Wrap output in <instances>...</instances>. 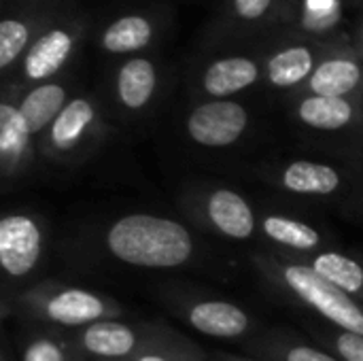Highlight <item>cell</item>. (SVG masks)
Listing matches in <instances>:
<instances>
[{
	"label": "cell",
	"instance_id": "cell-5",
	"mask_svg": "<svg viewBox=\"0 0 363 361\" xmlns=\"http://www.w3.org/2000/svg\"><path fill=\"white\" fill-rule=\"evenodd\" d=\"M45 251V230L28 213L0 219V266L9 279H23L36 270Z\"/></svg>",
	"mask_w": 363,
	"mask_h": 361
},
{
	"label": "cell",
	"instance_id": "cell-28",
	"mask_svg": "<svg viewBox=\"0 0 363 361\" xmlns=\"http://www.w3.org/2000/svg\"><path fill=\"white\" fill-rule=\"evenodd\" d=\"M211 361H259V360H249V357H240V355H230V353H217Z\"/></svg>",
	"mask_w": 363,
	"mask_h": 361
},
{
	"label": "cell",
	"instance_id": "cell-15",
	"mask_svg": "<svg viewBox=\"0 0 363 361\" xmlns=\"http://www.w3.org/2000/svg\"><path fill=\"white\" fill-rule=\"evenodd\" d=\"M298 117L308 128L336 132L347 128L355 119V109L347 98H330V96L313 94L300 102Z\"/></svg>",
	"mask_w": 363,
	"mask_h": 361
},
{
	"label": "cell",
	"instance_id": "cell-23",
	"mask_svg": "<svg viewBox=\"0 0 363 361\" xmlns=\"http://www.w3.org/2000/svg\"><path fill=\"white\" fill-rule=\"evenodd\" d=\"M21 361H81V353L74 343L53 334H38L26 343Z\"/></svg>",
	"mask_w": 363,
	"mask_h": 361
},
{
	"label": "cell",
	"instance_id": "cell-26",
	"mask_svg": "<svg viewBox=\"0 0 363 361\" xmlns=\"http://www.w3.org/2000/svg\"><path fill=\"white\" fill-rule=\"evenodd\" d=\"M28 43V28L21 21L4 19L0 23V66L6 68Z\"/></svg>",
	"mask_w": 363,
	"mask_h": 361
},
{
	"label": "cell",
	"instance_id": "cell-13",
	"mask_svg": "<svg viewBox=\"0 0 363 361\" xmlns=\"http://www.w3.org/2000/svg\"><path fill=\"white\" fill-rule=\"evenodd\" d=\"M325 281L363 304V262L342 251L323 249L306 262Z\"/></svg>",
	"mask_w": 363,
	"mask_h": 361
},
{
	"label": "cell",
	"instance_id": "cell-1",
	"mask_svg": "<svg viewBox=\"0 0 363 361\" xmlns=\"http://www.w3.org/2000/svg\"><path fill=\"white\" fill-rule=\"evenodd\" d=\"M104 247L113 260L145 270L181 268L196 251L194 236L183 223L151 213L117 217L104 234Z\"/></svg>",
	"mask_w": 363,
	"mask_h": 361
},
{
	"label": "cell",
	"instance_id": "cell-17",
	"mask_svg": "<svg viewBox=\"0 0 363 361\" xmlns=\"http://www.w3.org/2000/svg\"><path fill=\"white\" fill-rule=\"evenodd\" d=\"M155 91V68L149 60L134 57L125 62L117 74V96L119 102L130 109H143Z\"/></svg>",
	"mask_w": 363,
	"mask_h": 361
},
{
	"label": "cell",
	"instance_id": "cell-3",
	"mask_svg": "<svg viewBox=\"0 0 363 361\" xmlns=\"http://www.w3.org/2000/svg\"><path fill=\"white\" fill-rule=\"evenodd\" d=\"M21 306L40 321L66 330H81L104 319H117L121 315V306L106 296L85 287L55 283H47L28 291L21 298Z\"/></svg>",
	"mask_w": 363,
	"mask_h": 361
},
{
	"label": "cell",
	"instance_id": "cell-11",
	"mask_svg": "<svg viewBox=\"0 0 363 361\" xmlns=\"http://www.w3.org/2000/svg\"><path fill=\"white\" fill-rule=\"evenodd\" d=\"M32 130L19 106L0 104V172L4 181L17 179L30 162Z\"/></svg>",
	"mask_w": 363,
	"mask_h": 361
},
{
	"label": "cell",
	"instance_id": "cell-4",
	"mask_svg": "<svg viewBox=\"0 0 363 361\" xmlns=\"http://www.w3.org/2000/svg\"><path fill=\"white\" fill-rule=\"evenodd\" d=\"M170 334L172 330L160 326H136L119 319H104L77 330L72 343L83 357L94 361H132Z\"/></svg>",
	"mask_w": 363,
	"mask_h": 361
},
{
	"label": "cell",
	"instance_id": "cell-14",
	"mask_svg": "<svg viewBox=\"0 0 363 361\" xmlns=\"http://www.w3.org/2000/svg\"><path fill=\"white\" fill-rule=\"evenodd\" d=\"M257 74L259 70L249 57H223L211 64L204 72V89L206 94L223 100V96H232L253 85Z\"/></svg>",
	"mask_w": 363,
	"mask_h": 361
},
{
	"label": "cell",
	"instance_id": "cell-6",
	"mask_svg": "<svg viewBox=\"0 0 363 361\" xmlns=\"http://www.w3.org/2000/svg\"><path fill=\"white\" fill-rule=\"evenodd\" d=\"M249 126V113L234 100H213L196 106L187 117L189 138L208 149L230 147L240 140Z\"/></svg>",
	"mask_w": 363,
	"mask_h": 361
},
{
	"label": "cell",
	"instance_id": "cell-24",
	"mask_svg": "<svg viewBox=\"0 0 363 361\" xmlns=\"http://www.w3.org/2000/svg\"><path fill=\"white\" fill-rule=\"evenodd\" d=\"M132 361H211L206 360L198 347H194L191 343H187L183 336H179L177 332H172L170 336H166L160 345L147 349L145 353H140L138 357Z\"/></svg>",
	"mask_w": 363,
	"mask_h": 361
},
{
	"label": "cell",
	"instance_id": "cell-16",
	"mask_svg": "<svg viewBox=\"0 0 363 361\" xmlns=\"http://www.w3.org/2000/svg\"><path fill=\"white\" fill-rule=\"evenodd\" d=\"M72 38L64 30H51L45 36H40L26 57V77L32 81L47 79L55 74L66 57L70 55Z\"/></svg>",
	"mask_w": 363,
	"mask_h": 361
},
{
	"label": "cell",
	"instance_id": "cell-7",
	"mask_svg": "<svg viewBox=\"0 0 363 361\" xmlns=\"http://www.w3.org/2000/svg\"><path fill=\"white\" fill-rule=\"evenodd\" d=\"M200 219L219 236L249 240L259 228V219L249 200L230 187H213L198 198Z\"/></svg>",
	"mask_w": 363,
	"mask_h": 361
},
{
	"label": "cell",
	"instance_id": "cell-10",
	"mask_svg": "<svg viewBox=\"0 0 363 361\" xmlns=\"http://www.w3.org/2000/svg\"><path fill=\"white\" fill-rule=\"evenodd\" d=\"M96 121V109L85 98L70 100L64 111L55 117V121L49 126L47 145L51 155L60 160H70L77 155L89 136V130Z\"/></svg>",
	"mask_w": 363,
	"mask_h": 361
},
{
	"label": "cell",
	"instance_id": "cell-22",
	"mask_svg": "<svg viewBox=\"0 0 363 361\" xmlns=\"http://www.w3.org/2000/svg\"><path fill=\"white\" fill-rule=\"evenodd\" d=\"M257 353L268 361H340L330 351L294 340L291 336H270L257 345Z\"/></svg>",
	"mask_w": 363,
	"mask_h": 361
},
{
	"label": "cell",
	"instance_id": "cell-12",
	"mask_svg": "<svg viewBox=\"0 0 363 361\" xmlns=\"http://www.w3.org/2000/svg\"><path fill=\"white\" fill-rule=\"evenodd\" d=\"M259 230L262 234L289 251L296 253H319L323 247V236L319 230H315L311 223L289 217V215H279V213H266L259 217Z\"/></svg>",
	"mask_w": 363,
	"mask_h": 361
},
{
	"label": "cell",
	"instance_id": "cell-25",
	"mask_svg": "<svg viewBox=\"0 0 363 361\" xmlns=\"http://www.w3.org/2000/svg\"><path fill=\"white\" fill-rule=\"evenodd\" d=\"M323 349L340 361H363V336L345 330H315Z\"/></svg>",
	"mask_w": 363,
	"mask_h": 361
},
{
	"label": "cell",
	"instance_id": "cell-20",
	"mask_svg": "<svg viewBox=\"0 0 363 361\" xmlns=\"http://www.w3.org/2000/svg\"><path fill=\"white\" fill-rule=\"evenodd\" d=\"M313 70V53L306 47H289L279 51L268 62V79L277 87H291L311 77Z\"/></svg>",
	"mask_w": 363,
	"mask_h": 361
},
{
	"label": "cell",
	"instance_id": "cell-27",
	"mask_svg": "<svg viewBox=\"0 0 363 361\" xmlns=\"http://www.w3.org/2000/svg\"><path fill=\"white\" fill-rule=\"evenodd\" d=\"M270 2L272 0H234L238 15L245 17V19H257V17H262L268 11Z\"/></svg>",
	"mask_w": 363,
	"mask_h": 361
},
{
	"label": "cell",
	"instance_id": "cell-21",
	"mask_svg": "<svg viewBox=\"0 0 363 361\" xmlns=\"http://www.w3.org/2000/svg\"><path fill=\"white\" fill-rule=\"evenodd\" d=\"M151 38V23L140 15L121 17L104 32L102 45L113 53H128L143 49Z\"/></svg>",
	"mask_w": 363,
	"mask_h": 361
},
{
	"label": "cell",
	"instance_id": "cell-9",
	"mask_svg": "<svg viewBox=\"0 0 363 361\" xmlns=\"http://www.w3.org/2000/svg\"><path fill=\"white\" fill-rule=\"evenodd\" d=\"M277 185L302 198H332L347 187V174L325 162L294 160L281 166L274 174Z\"/></svg>",
	"mask_w": 363,
	"mask_h": 361
},
{
	"label": "cell",
	"instance_id": "cell-18",
	"mask_svg": "<svg viewBox=\"0 0 363 361\" xmlns=\"http://www.w3.org/2000/svg\"><path fill=\"white\" fill-rule=\"evenodd\" d=\"M64 106H66V89L57 83H43L21 100L19 111L28 121L32 134H38L55 121V117L64 111Z\"/></svg>",
	"mask_w": 363,
	"mask_h": 361
},
{
	"label": "cell",
	"instance_id": "cell-19",
	"mask_svg": "<svg viewBox=\"0 0 363 361\" xmlns=\"http://www.w3.org/2000/svg\"><path fill=\"white\" fill-rule=\"evenodd\" d=\"M362 81V68L351 60H328L311 74V91L315 96L345 98Z\"/></svg>",
	"mask_w": 363,
	"mask_h": 361
},
{
	"label": "cell",
	"instance_id": "cell-8",
	"mask_svg": "<svg viewBox=\"0 0 363 361\" xmlns=\"http://www.w3.org/2000/svg\"><path fill=\"white\" fill-rule=\"evenodd\" d=\"M179 315L185 319V323L191 330L221 340L242 338L255 328L253 317L240 304L228 300L200 298V300L183 302Z\"/></svg>",
	"mask_w": 363,
	"mask_h": 361
},
{
	"label": "cell",
	"instance_id": "cell-2",
	"mask_svg": "<svg viewBox=\"0 0 363 361\" xmlns=\"http://www.w3.org/2000/svg\"><path fill=\"white\" fill-rule=\"evenodd\" d=\"M253 264L279 294L315 313L332 328L363 336L362 302L325 281L308 264L272 255H253Z\"/></svg>",
	"mask_w": 363,
	"mask_h": 361
}]
</instances>
